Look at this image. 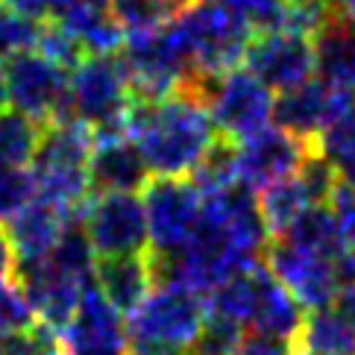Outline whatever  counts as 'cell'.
Returning a JSON list of instances; mask_svg holds the SVG:
<instances>
[{
	"instance_id": "obj_40",
	"label": "cell",
	"mask_w": 355,
	"mask_h": 355,
	"mask_svg": "<svg viewBox=\"0 0 355 355\" xmlns=\"http://www.w3.org/2000/svg\"><path fill=\"white\" fill-rule=\"evenodd\" d=\"M130 355H188V352L171 349V347H156V344H130Z\"/></svg>"
},
{
	"instance_id": "obj_8",
	"label": "cell",
	"mask_w": 355,
	"mask_h": 355,
	"mask_svg": "<svg viewBox=\"0 0 355 355\" xmlns=\"http://www.w3.org/2000/svg\"><path fill=\"white\" fill-rule=\"evenodd\" d=\"M144 211H147V230H150V250L173 256L182 252L191 241L200 211L202 194L194 182L188 180H164V176H150L144 185Z\"/></svg>"
},
{
	"instance_id": "obj_6",
	"label": "cell",
	"mask_w": 355,
	"mask_h": 355,
	"mask_svg": "<svg viewBox=\"0 0 355 355\" xmlns=\"http://www.w3.org/2000/svg\"><path fill=\"white\" fill-rule=\"evenodd\" d=\"M6 97L12 109L24 112L35 123H56L73 118L71 109V73L39 50L12 56L3 62Z\"/></svg>"
},
{
	"instance_id": "obj_22",
	"label": "cell",
	"mask_w": 355,
	"mask_h": 355,
	"mask_svg": "<svg viewBox=\"0 0 355 355\" xmlns=\"http://www.w3.org/2000/svg\"><path fill=\"white\" fill-rule=\"evenodd\" d=\"M297 352L309 355H355V326L347 323L332 306L306 314Z\"/></svg>"
},
{
	"instance_id": "obj_5",
	"label": "cell",
	"mask_w": 355,
	"mask_h": 355,
	"mask_svg": "<svg viewBox=\"0 0 355 355\" xmlns=\"http://www.w3.org/2000/svg\"><path fill=\"white\" fill-rule=\"evenodd\" d=\"M209 320V306L182 285H164L130 314V344H156L188 352Z\"/></svg>"
},
{
	"instance_id": "obj_21",
	"label": "cell",
	"mask_w": 355,
	"mask_h": 355,
	"mask_svg": "<svg viewBox=\"0 0 355 355\" xmlns=\"http://www.w3.org/2000/svg\"><path fill=\"white\" fill-rule=\"evenodd\" d=\"M279 238L288 241L291 247H300L306 252H314V256L332 259L338 264H340V259H344V241H340L335 214L329 206L306 209Z\"/></svg>"
},
{
	"instance_id": "obj_29",
	"label": "cell",
	"mask_w": 355,
	"mask_h": 355,
	"mask_svg": "<svg viewBox=\"0 0 355 355\" xmlns=\"http://www.w3.org/2000/svg\"><path fill=\"white\" fill-rule=\"evenodd\" d=\"M335 214L340 241H344V259H340V273L355 279V188L347 182H338L335 197L329 202Z\"/></svg>"
},
{
	"instance_id": "obj_14",
	"label": "cell",
	"mask_w": 355,
	"mask_h": 355,
	"mask_svg": "<svg viewBox=\"0 0 355 355\" xmlns=\"http://www.w3.org/2000/svg\"><path fill=\"white\" fill-rule=\"evenodd\" d=\"M59 338L65 355H130V335L121 323V314L100 294L94 279L85 282L80 311Z\"/></svg>"
},
{
	"instance_id": "obj_19",
	"label": "cell",
	"mask_w": 355,
	"mask_h": 355,
	"mask_svg": "<svg viewBox=\"0 0 355 355\" xmlns=\"http://www.w3.org/2000/svg\"><path fill=\"white\" fill-rule=\"evenodd\" d=\"M94 285L118 314L130 317L153 291L147 252L138 256H106L94 264Z\"/></svg>"
},
{
	"instance_id": "obj_10",
	"label": "cell",
	"mask_w": 355,
	"mask_h": 355,
	"mask_svg": "<svg viewBox=\"0 0 355 355\" xmlns=\"http://www.w3.org/2000/svg\"><path fill=\"white\" fill-rule=\"evenodd\" d=\"M261 261L273 273L276 282H282L306 311L326 309L335 300L340 282H344L338 261L291 247L282 238L270 241Z\"/></svg>"
},
{
	"instance_id": "obj_38",
	"label": "cell",
	"mask_w": 355,
	"mask_h": 355,
	"mask_svg": "<svg viewBox=\"0 0 355 355\" xmlns=\"http://www.w3.org/2000/svg\"><path fill=\"white\" fill-rule=\"evenodd\" d=\"M340 317H344L347 323H352L355 326V279H347V282H340V288H338V294H335V300L329 302Z\"/></svg>"
},
{
	"instance_id": "obj_3",
	"label": "cell",
	"mask_w": 355,
	"mask_h": 355,
	"mask_svg": "<svg viewBox=\"0 0 355 355\" xmlns=\"http://www.w3.org/2000/svg\"><path fill=\"white\" fill-rule=\"evenodd\" d=\"M130 103H132V92L118 56H85L71 71L73 118L92 126L94 138L126 135Z\"/></svg>"
},
{
	"instance_id": "obj_33",
	"label": "cell",
	"mask_w": 355,
	"mask_h": 355,
	"mask_svg": "<svg viewBox=\"0 0 355 355\" xmlns=\"http://www.w3.org/2000/svg\"><path fill=\"white\" fill-rule=\"evenodd\" d=\"M35 197V182L27 168L0 162V220H12Z\"/></svg>"
},
{
	"instance_id": "obj_30",
	"label": "cell",
	"mask_w": 355,
	"mask_h": 355,
	"mask_svg": "<svg viewBox=\"0 0 355 355\" xmlns=\"http://www.w3.org/2000/svg\"><path fill=\"white\" fill-rule=\"evenodd\" d=\"M39 30H42V24L0 6V59L6 62L12 56L35 50V44H39Z\"/></svg>"
},
{
	"instance_id": "obj_42",
	"label": "cell",
	"mask_w": 355,
	"mask_h": 355,
	"mask_svg": "<svg viewBox=\"0 0 355 355\" xmlns=\"http://www.w3.org/2000/svg\"><path fill=\"white\" fill-rule=\"evenodd\" d=\"M9 103V97H6V77H3V65H0V109H3Z\"/></svg>"
},
{
	"instance_id": "obj_15",
	"label": "cell",
	"mask_w": 355,
	"mask_h": 355,
	"mask_svg": "<svg viewBox=\"0 0 355 355\" xmlns=\"http://www.w3.org/2000/svg\"><path fill=\"white\" fill-rule=\"evenodd\" d=\"M88 176H92L94 194H135L150 182L147 164L126 135L94 138Z\"/></svg>"
},
{
	"instance_id": "obj_11",
	"label": "cell",
	"mask_w": 355,
	"mask_h": 355,
	"mask_svg": "<svg viewBox=\"0 0 355 355\" xmlns=\"http://www.w3.org/2000/svg\"><path fill=\"white\" fill-rule=\"evenodd\" d=\"M238 144V182L250 191H264L282 180L297 176L314 147L288 135L279 126H268Z\"/></svg>"
},
{
	"instance_id": "obj_2",
	"label": "cell",
	"mask_w": 355,
	"mask_h": 355,
	"mask_svg": "<svg viewBox=\"0 0 355 355\" xmlns=\"http://www.w3.org/2000/svg\"><path fill=\"white\" fill-rule=\"evenodd\" d=\"M171 27L185 50L191 73L223 77L244 65L252 30L223 0H197Z\"/></svg>"
},
{
	"instance_id": "obj_16",
	"label": "cell",
	"mask_w": 355,
	"mask_h": 355,
	"mask_svg": "<svg viewBox=\"0 0 355 355\" xmlns=\"http://www.w3.org/2000/svg\"><path fill=\"white\" fill-rule=\"evenodd\" d=\"M71 214L62 211L59 206L47 200L33 197L15 218L9 220V241L15 250L18 264H33L50 259V252L56 250L62 232L68 230Z\"/></svg>"
},
{
	"instance_id": "obj_36",
	"label": "cell",
	"mask_w": 355,
	"mask_h": 355,
	"mask_svg": "<svg viewBox=\"0 0 355 355\" xmlns=\"http://www.w3.org/2000/svg\"><path fill=\"white\" fill-rule=\"evenodd\" d=\"M238 355H297V347L291 344V340H282V338H273V335L247 329L244 338H241Z\"/></svg>"
},
{
	"instance_id": "obj_7",
	"label": "cell",
	"mask_w": 355,
	"mask_h": 355,
	"mask_svg": "<svg viewBox=\"0 0 355 355\" xmlns=\"http://www.w3.org/2000/svg\"><path fill=\"white\" fill-rule=\"evenodd\" d=\"M206 112L218 135L230 138V141H244L270 126L273 92L247 68H235L211 85Z\"/></svg>"
},
{
	"instance_id": "obj_28",
	"label": "cell",
	"mask_w": 355,
	"mask_h": 355,
	"mask_svg": "<svg viewBox=\"0 0 355 355\" xmlns=\"http://www.w3.org/2000/svg\"><path fill=\"white\" fill-rule=\"evenodd\" d=\"M109 6H112V0H53L50 21L65 27L77 39H83L97 21L112 15Z\"/></svg>"
},
{
	"instance_id": "obj_9",
	"label": "cell",
	"mask_w": 355,
	"mask_h": 355,
	"mask_svg": "<svg viewBox=\"0 0 355 355\" xmlns=\"http://www.w3.org/2000/svg\"><path fill=\"white\" fill-rule=\"evenodd\" d=\"M83 230L100 259L147 252L150 230L144 200L138 194H94L85 209Z\"/></svg>"
},
{
	"instance_id": "obj_25",
	"label": "cell",
	"mask_w": 355,
	"mask_h": 355,
	"mask_svg": "<svg viewBox=\"0 0 355 355\" xmlns=\"http://www.w3.org/2000/svg\"><path fill=\"white\" fill-rule=\"evenodd\" d=\"M42 123H35L24 112L3 106L0 109V162L27 168L42 141Z\"/></svg>"
},
{
	"instance_id": "obj_23",
	"label": "cell",
	"mask_w": 355,
	"mask_h": 355,
	"mask_svg": "<svg viewBox=\"0 0 355 355\" xmlns=\"http://www.w3.org/2000/svg\"><path fill=\"white\" fill-rule=\"evenodd\" d=\"M197 0H112V18L121 24L126 35L162 30L182 18Z\"/></svg>"
},
{
	"instance_id": "obj_34",
	"label": "cell",
	"mask_w": 355,
	"mask_h": 355,
	"mask_svg": "<svg viewBox=\"0 0 355 355\" xmlns=\"http://www.w3.org/2000/svg\"><path fill=\"white\" fill-rule=\"evenodd\" d=\"M247 329H241L223 317H211L206 326H202L200 338L194 340V347L188 349V355H238L241 347V338H244Z\"/></svg>"
},
{
	"instance_id": "obj_37",
	"label": "cell",
	"mask_w": 355,
	"mask_h": 355,
	"mask_svg": "<svg viewBox=\"0 0 355 355\" xmlns=\"http://www.w3.org/2000/svg\"><path fill=\"white\" fill-rule=\"evenodd\" d=\"M0 6H6L18 15L30 18L35 24L50 21V9H53V0H0Z\"/></svg>"
},
{
	"instance_id": "obj_18",
	"label": "cell",
	"mask_w": 355,
	"mask_h": 355,
	"mask_svg": "<svg viewBox=\"0 0 355 355\" xmlns=\"http://www.w3.org/2000/svg\"><path fill=\"white\" fill-rule=\"evenodd\" d=\"M329 94H332V88L314 77L297 88L279 92L273 97V126H279L288 135H294L300 141H306L309 147H314L326 126Z\"/></svg>"
},
{
	"instance_id": "obj_35",
	"label": "cell",
	"mask_w": 355,
	"mask_h": 355,
	"mask_svg": "<svg viewBox=\"0 0 355 355\" xmlns=\"http://www.w3.org/2000/svg\"><path fill=\"white\" fill-rule=\"evenodd\" d=\"M33 326H35V314L27 297L21 294L15 282H3L0 285V340L27 332Z\"/></svg>"
},
{
	"instance_id": "obj_26",
	"label": "cell",
	"mask_w": 355,
	"mask_h": 355,
	"mask_svg": "<svg viewBox=\"0 0 355 355\" xmlns=\"http://www.w3.org/2000/svg\"><path fill=\"white\" fill-rule=\"evenodd\" d=\"M94 256H97V252L92 247V241H88L83 223L71 220L68 230L62 232L59 244H56L53 252H50L47 261L53 264L59 273L77 279V282H92V279H94Z\"/></svg>"
},
{
	"instance_id": "obj_31",
	"label": "cell",
	"mask_w": 355,
	"mask_h": 355,
	"mask_svg": "<svg viewBox=\"0 0 355 355\" xmlns=\"http://www.w3.org/2000/svg\"><path fill=\"white\" fill-rule=\"evenodd\" d=\"M35 50H39L42 56H47L50 62H56L59 68H65L68 73L85 59V50H83L77 35H71L65 27H59V24H53V21L42 24L39 44H35Z\"/></svg>"
},
{
	"instance_id": "obj_41",
	"label": "cell",
	"mask_w": 355,
	"mask_h": 355,
	"mask_svg": "<svg viewBox=\"0 0 355 355\" xmlns=\"http://www.w3.org/2000/svg\"><path fill=\"white\" fill-rule=\"evenodd\" d=\"M329 9L335 12V15L347 18V21H355V0H326Z\"/></svg>"
},
{
	"instance_id": "obj_17",
	"label": "cell",
	"mask_w": 355,
	"mask_h": 355,
	"mask_svg": "<svg viewBox=\"0 0 355 355\" xmlns=\"http://www.w3.org/2000/svg\"><path fill=\"white\" fill-rule=\"evenodd\" d=\"M314 71L335 92L355 94V21H347L329 9V18L311 39Z\"/></svg>"
},
{
	"instance_id": "obj_32",
	"label": "cell",
	"mask_w": 355,
	"mask_h": 355,
	"mask_svg": "<svg viewBox=\"0 0 355 355\" xmlns=\"http://www.w3.org/2000/svg\"><path fill=\"white\" fill-rule=\"evenodd\" d=\"M223 3L247 24L252 35L285 30L288 0H223Z\"/></svg>"
},
{
	"instance_id": "obj_44",
	"label": "cell",
	"mask_w": 355,
	"mask_h": 355,
	"mask_svg": "<svg viewBox=\"0 0 355 355\" xmlns=\"http://www.w3.org/2000/svg\"><path fill=\"white\" fill-rule=\"evenodd\" d=\"M297 355H309V352H297Z\"/></svg>"
},
{
	"instance_id": "obj_13",
	"label": "cell",
	"mask_w": 355,
	"mask_h": 355,
	"mask_svg": "<svg viewBox=\"0 0 355 355\" xmlns=\"http://www.w3.org/2000/svg\"><path fill=\"white\" fill-rule=\"evenodd\" d=\"M15 285L27 297L35 320L56 335H62L73 323V317L80 311L83 288H85V282H77V279L59 273L47 259L33 264H18Z\"/></svg>"
},
{
	"instance_id": "obj_20",
	"label": "cell",
	"mask_w": 355,
	"mask_h": 355,
	"mask_svg": "<svg viewBox=\"0 0 355 355\" xmlns=\"http://www.w3.org/2000/svg\"><path fill=\"white\" fill-rule=\"evenodd\" d=\"M306 309L291 297V291L276 282L273 273L264 268V279H261V294H259V309L252 317V332H264L273 338L291 340L297 347L302 323H306Z\"/></svg>"
},
{
	"instance_id": "obj_43",
	"label": "cell",
	"mask_w": 355,
	"mask_h": 355,
	"mask_svg": "<svg viewBox=\"0 0 355 355\" xmlns=\"http://www.w3.org/2000/svg\"><path fill=\"white\" fill-rule=\"evenodd\" d=\"M288 3H300V0H288Z\"/></svg>"
},
{
	"instance_id": "obj_4",
	"label": "cell",
	"mask_w": 355,
	"mask_h": 355,
	"mask_svg": "<svg viewBox=\"0 0 355 355\" xmlns=\"http://www.w3.org/2000/svg\"><path fill=\"white\" fill-rule=\"evenodd\" d=\"M118 62L138 100H168L191 77L188 56L171 24L162 30L126 35Z\"/></svg>"
},
{
	"instance_id": "obj_1",
	"label": "cell",
	"mask_w": 355,
	"mask_h": 355,
	"mask_svg": "<svg viewBox=\"0 0 355 355\" xmlns=\"http://www.w3.org/2000/svg\"><path fill=\"white\" fill-rule=\"evenodd\" d=\"M126 135L138 147L147 171L164 180H185L218 138L202 103L188 94L168 100L132 97L126 112Z\"/></svg>"
},
{
	"instance_id": "obj_12",
	"label": "cell",
	"mask_w": 355,
	"mask_h": 355,
	"mask_svg": "<svg viewBox=\"0 0 355 355\" xmlns=\"http://www.w3.org/2000/svg\"><path fill=\"white\" fill-rule=\"evenodd\" d=\"M244 65L270 92H288L311 80L314 47L311 39L291 30H273L252 35L244 53Z\"/></svg>"
},
{
	"instance_id": "obj_39",
	"label": "cell",
	"mask_w": 355,
	"mask_h": 355,
	"mask_svg": "<svg viewBox=\"0 0 355 355\" xmlns=\"http://www.w3.org/2000/svg\"><path fill=\"white\" fill-rule=\"evenodd\" d=\"M15 268H18L15 250H12V241H9L6 230L0 226V285H3V282H15Z\"/></svg>"
},
{
	"instance_id": "obj_24",
	"label": "cell",
	"mask_w": 355,
	"mask_h": 355,
	"mask_svg": "<svg viewBox=\"0 0 355 355\" xmlns=\"http://www.w3.org/2000/svg\"><path fill=\"white\" fill-rule=\"evenodd\" d=\"M311 206L314 202H311V197H309L300 176H291V180H282V182H276L270 188H264L261 197H259L261 218H264V223H268V232L276 235V238Z\"/></svg>"
},
{
	"instance_id": "obj_27",
	"label": "cell",
	"mask_w": 355,
	"mask_h": 355,
	"mask_svg": "<svg viewBox=\"0 0 355 355\" xmlns=\"http://www.w3.org/2000/svg\"><path fill=\"white\" fill-rule=\"evenodd\" d=\"M235 182H238V144L218 135L211 141V147L206 150V156L197 164L194 185L200 194H214Z\"/></svg>"
}]
</instances>
